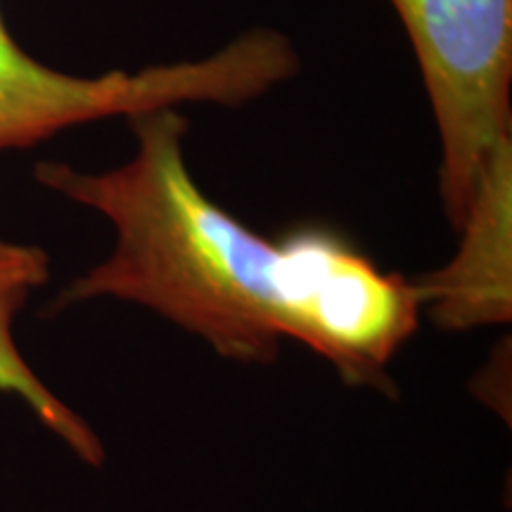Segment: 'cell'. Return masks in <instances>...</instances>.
<instances>
[{
    "instance_id": "1",
    "label": "cell",
    "mask_w": 512,
    "mask_h": 512,
    "mask_svg": "<svg viewBox=\"0 0 512 512\" xmlns=\"http://www.w3.org/2000/svg\"><path fill=\"white\" fill-rule=\"evenodd\" d=\"M136 152L110 171L38 162L43 188L112 223L105 261L57 294L55 309L119 299L155 311L245 366H271L285 339L339 380L387 396L394 356L415 335V280L380 266L330 228L268 240L216 204L185 162L190 119L178 107L128 117Z\"/></svg>"
},
{
    "instance_id": "2",
    "label": "cell",
    "mask_w": 512,
    "mask_h": 512,
    "mask_svg": "<svg viewBox=\"0 0 512 512\" xmlns=\"http://www.w3.org/2000/svg\"><path fill=\"white\" fill-rule=\"evenodd\" d=\"M297 72L299 55L290 38L275 29H254L207 57L76 76L19 48L0 12V152L24 150L88 121L136 117L185 102L240 107Z\"/></svg>"
},
{
    "instance_id": "3",
    "label": "cell",
    "mask_w": 512,
    "mask_h": 512,
    "mask_svg": "<svg viewBox=\"0 0 512 512\" xmlns=\"http://www.w3.org/2000/svg\"><path fill=\"white\" fill-rule=\"evenodd\" d=\"M418 57L441 140L439 195L463 219L486 159L512 138V0H392Z\"/></svg>"
},
{
    "instance_id": "4",
    "label": "cell",
    "mask_w": 512,
    "mask_h": 512,
    "mask_svg": "<svg viewBox=\"0 0 512 512\" xmlns=\"http://www.w3.org/2000/svg\"><path fill=\"white\" fill-rule=\"evenodd\" d=\"M446 266L415 280L439 328L472 330L512 318V138L486 159Z\"/></svg>"
},
{
    "instance_id": "5",
    "label": "cell",
    "mask_w": 512,
    "mask_h": 512,
    "mask_svg": "<svg viewBox=\"0 0 512 512\" xmlns=\"http://www.w3.org/2000/svg\"><path fill=\"white\" fill-rule=\"evenodd\" d=\"M50 278V256L36 245H19L0 238V392L15 394L34 411L55 437L83 463L100 467L105 446L91 425L50 392L15 342V318L29 297Z\"/></svg>"
}]
</instances>
